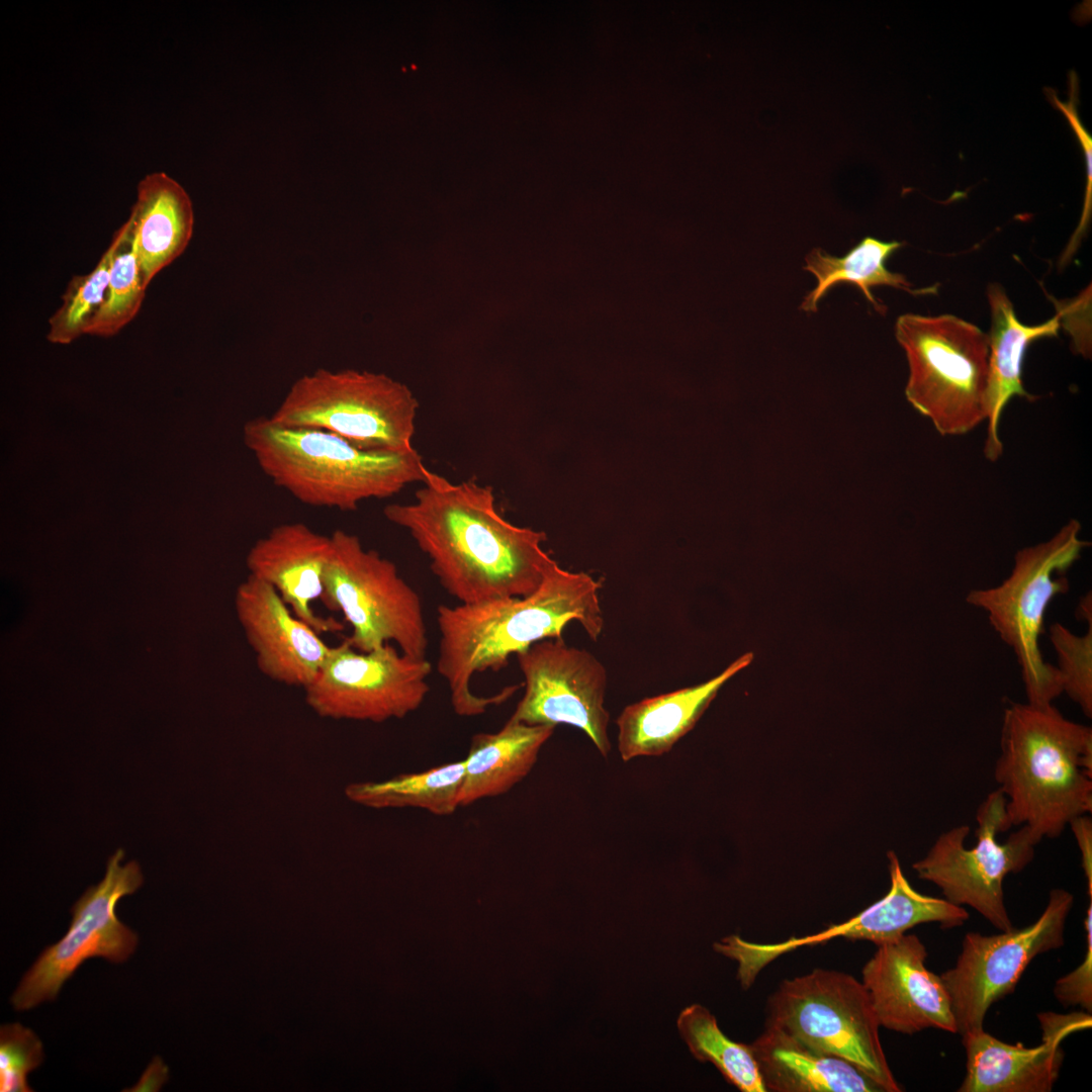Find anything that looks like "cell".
I'll return each mask as SVG.
<instances>
[{
  "label": "cell",
  "instance_id": "obj_6",
  "mask_svg": "<svg viewBox=\"0 0 1092 1092\" xmlns=\"http://www.w3.org/2000/svg\"><path fill=\"white\" fill-rule=\"evenodd\" d=\"M1081 524L1071 519L1051 539L1018 550L1009 576L999 585L973 589L966 602L984 610L993 629L1014 652L1027 703L1053 704L1063 693L1056 665L1045 662L1039 648L1043 618L1052 600L1069 590L1066 572L1089 543L1080 537Z\"/></svg>",
  "mask_w": 1092,
  "mask_h": 1092
},
{
  "label": "cell",
  "instance_id": "obj_7",
  "mask_svg": "<svg viewBox=\"0 0 1092 1092\" xmlns=\"http://www.w3.org/2000/svg\"><path fill=\"white\" fill-rule=\"evenodd\" d=\"M418 400L385 374L317 369L298 378L270 417L281 426L333 433L362 450H414Z\"/></svg>",
  "mask_w": 1092,
  "mask_h": 1092
},
{
  "label": "cell",
  "instance_id": "obj_27",
  "mask_svg": "<svg viewBox=\"0 0 1092 1092\" xmlns=\"http://www.w3.org/2000/svg\"><path fill=\"white\" fill-rule=\"evenodd\" d=\"M676 1025L696 1060L713 1064L729 1084L742 1092H766L750 1044L726 1036L706 1007H686Z\"/></svg>",
  "mask_w": 1092,
  "mask_h": 1092
},
{
  "label": "cell",
  "instance_id": "obj_19",
  "mask_svg": "<svg viewBox=\"0 0 1092 1092\" xmlns=\"http://www.w3.org/2000/svg\"><path fill=\"white\" fill-rule=\"evenodd\" d=\"M331 554V536L303 523H285L271 529L249 549V575L273 586L292 613L317 633L339 632L344 626L318 616L312 608L325 600V570Z\"/></svg>",
  "mask_w": 1092,
  "mask_h": 1092
},
{
  "label": "cell",
  "instance_id": "obj_8",
  "mask_svg": "<svg viewBox=\"0 0 1092 1092\" xmlns=\"http://www.w3.org/2000/svg\"><path fill=\"white\" fill-rule=\"evenodd\" d=\"M766 1025L854 1065L885 1092H900L884 1053L869 993L853 976L814 969L784 980L767 1002Z\"/></svg>",
  "mask_w": 1092,
  "mask_h": 1092
},
{
  "label": "cell",
  "instance_id": "obj_11",
  "mask_svg": "<svg viewBox=\"0 0 1092 1092\" xmlns=\"http://www.w3.org/2000/svg\"><path fill=\"white\" fill-rule=\"evenodd\" d=\"M1074 895L1053 889L1031 924L998 934L968 932L952 968L940 974L961 1035L984 1028L990 1007L1012 993L1027 966L1041 953L1065 944Z\"/></svg>",
  "mask_w": 1092,
  "mask_h": 1092
},
{
  "label": "cell",
  "instance_id": "obj_22",
  "mask_svg": "<svg viewBox=\"0 0 1092 1092\" xmlns=\"http://www.w3.org/2000/svg\"><path fill=\"white\" fill-rule=\"evenodd\" d=\"M763 1086L770 1092H885L849 1062L818 1051L766 1025L750 1043Z\"/></svg>",
  "mask_w": 1092,
  "mask_h": 1092
},
{
  "label": "cell",
  "instance_id": "obj_18",
  "mask_svg": "<svg viewBox=\"0 0 1092 1092\" xmlns=\"http://www.w3.org/2000/svg\"><path fill=\"white\" fill-rule=\"evenodd\" d=\"M888 859L891 885L882 899L847 921L831 925L816 934L791 937L779 943L747 941L744 954L748 964L754 970L760 971L783 953L835 937L867 940L879 945L900 937L910 928L922 923L935 922L942 928H954L968 921L970 914L965 907L951 904L944 898L916 891L906 879L894 851L888 852Z\"/></svg>",
  "mask_w": 1092,
  "mask_h": 1092
},
{
  "label": "cell",
  "instance_id": "obj_1",
  "mask_svg": "<svg viewBox=\"0 0 1092 1092\" xmlns=\"http://www.w3.org/2000/svg\"><path fill=\"white\" fill-rule=\"evenodd\" d=\"M383 514L408 532L460 604L528 596L555 561L542 549L545 533L511 524L491 486L474 480L454 483L429 470L413 503Z\"/></svg>",
  "mask_w": 1092,
  "mask_h": 1092
},
{
  "label": "cell",
  "instance_id": "obj_21",
  "mask_svg": "<svg viewBox=\"0 0 1092 1092\" xmlns=\"http://www.w3.org/2000/svg\"><path fill=\"white\" fill-rule=\"evenodd\" d=\"M991 311L988 336V382L986 393L987 437L984 455L994 462L1003 453L999 425L1004 407L1014 396L1033 400L1022 382V365L1027 347L1035 340L1057 337L1061 327L1059 312L1048 322L1026 326L1019 322L1005 289L998 283L987 288Z\"/></svg>",
  "mask_w": 1092,
  "mask_h": 1092
},
{
  "label": "cell",
  "instance_id": "obj_25",
  "mask_svg": "<svg viewBox=\"0 0 1092 1092\" xmlns=\"http://www.w3.org/2000/svg\"><path fill=\"white\" fill-rule=\"evenodd\" d=\"M902 246L903 243L898 241L884 242L866 237L842 257L814 248L805 257L804 270L815 276L817 284L803 299L801 309L816 312L820 300L838 283L854 284L879 313H885L886 307L874 297L871 289L875 286H891L914 296L935 294V285L913 288L904 275L887 269V260Z\"/></svg>",
  "mask_w": 1092,
  "mask_h": 1092
},
{
  "label": "cell",
  "instance_id": "obj_30",
  "mask_svg": "<svg viewBox=\"0 0 1092 1092\" xmlns=\"http://www.w3.org/2000/svg\"><path fill=\"white\" fill-rule=\"evenodd\" d=\"M1050 639L1058 656L1056 666L1066 693L1088 718L1092 717V622L1084 635L1060 623L1050 626Z\"/></svg>",
  "mask_w": 1092,
  "mask_h": 1092
},
{
  "label": "cell",
  "instance_id": "obj_5",
  "mask_svg": "<svg viewBox=\"0 0 1092 1092\" xmlns=\"http://www.w3.org/2000/svg\"><path fill=\"white\" fill-rule=\"evenodd\" d=\"M895 337L909 366L906 398L941 436L964 435L986 421L988 335L952 314L905 313Z\"/></svg>",
  "mask_w": 1092,
  "mask_h": 1092
},
{
  "label": "cell",
  "instance_id": "obj_12",
  "mask_svg": "<svg viewBox=\"0 0 1092 1092\" xmlns=\"http://www.w3.org/2000/svg\"><path fill=\"white\" fill-rule=\"evenodd\" d=\"M118 848L106 864L104 878L89 887L71 909L68 931L48 946L22 977L11 997L14 1009L23 1011L55 1000L64 983L88 959L125 962L135 950L139 937L117 917L118 901L133 894L144 882L141 867Z\"/></svg>",
  "mask_w": 1092,
  "mask_h": 1092
},
{
  "label": "cell",
  "instance_id": "obj_9",
  "mask_svg": "<svg viewBox=\"0 0 1092 1092\" xmlns=\"http://www.w3.org/2000/svg\"><path fill=\"white\" fill-rule=\"evenodd\" d=\"M324 581V602L351 626L346 640L353 648L367 652L394 643L408 656L426 658L421 598L392 561L366 549L356 535L336 530Z\"/></svg>",
  "mask_w": 1092,
  "mask_h": 1092
},
{
  "label": "cell",
  "instance_id": "obj_29",
  "mask_svg": "<svg viewBox=\"0 0 1092 1092\" xmlns=\"http://www.w3.org/2000/svg\"><path fill=\"white\" fill-rule=\"evenodd\" d=\"M115 244L101 255L94 269L75 275L62 295V304L49 320L47 338L55 344H69L87 334L104 302Z\"/></svg>",
  "mask_w": 1092,
  "mask_h": 1092
},
{
  "label": "cell",
  "instance_id": "obj_24",
  "mask_svg": "<svg viewBox=\"0 0 1092 1092\" xmlns=\"http://www.w3.org/2000/svg\"><path fill=\"white\" fill-rule=\"evenodd\" d=\"M554 730L551 725H529L510 718L497 732L474 735L464 758L459 806L512 790L532 770Z\"/></svg>",
  "mask_w": 1092,
  "mask_h": 1092
},
{
  "label": "cell",
  "instance_id": "obj_3",
  "mask_svg": "<svg viewBox=\"0 0 1092 1092\" xmlns=\"http://www.w3.org/2000/svg\"><path fill=\"white\" fill-rule=\"evenodd\" d=\"M994 779L1010 826L1039 843L1092 812V729L1053 705L1011 703L1003 714Z\"/></svg>",
  "mask_w": 1092,
  "mask_h": 1092
},
{
  "label": "cell",
  "instance_id": "obj_35",
  "mask_svg": "<svg viewBox=\"0 0 1092 1092\" xmlns=\"http://www.w3.org/2000/svg\"><path fill=\"white\" fill-rule=\"evenodd\" d=\"M168 1070L160 1058L156 1057L145 1071L134 1091H157L167 1079Z\"/></svg>",
  "mask_w": 1092,
  "mask_h": 1092
},
{
  "label": "cell",
  "instance_id": "obj_16",
  "mask_svg": "<svg viewBox=\"0 0 1092 1092\" xmlns=\"http://www.w3.org/2000/svg\"><path fill=\"white\" fill-rule=\"evenodd\" d=\"M1041 1043L1026 1048L1004 1042L984 1028L963 1034L966 1075L960 1092H1050L1064 1061L1062 1041L1091 1026V1014H1037Z\"/></svg>",
  "mask_w": 1092,
  "mask_h": 1092
},
{
  "label": "cell",
  "instance_id": "obj_31",
  "mask_svg": "<svg viewBox=\"0 0 1092 1092\" xmlns=\"http://www.w3.org/2000/svg\"><path fill=\"white\" fill-rule=\"evenodd\" d=\"M44 1060L43 1045L38 1036L22 1024L7 1023L0 1027V1091L31 1092L28 1074Z\"/></svg>",
  "mask_w": 1092,
  "mask_h": 1092
},
{
  "label": "cell",
  "instance_id": "obj_17",
  "mask_svg": "<svg viewBox=\"0 0 1092 1092\" xmlns=\"http://www.w3.org/2000/svg\"><path fill=\"white\" fill-rule=\"evenodd\" d=\"M235 608L261 673L303 690L314 680L332 646L292 613L273 586L248 575L236 592Z\"/></svg>",
  "mask_w": 1092,
  "mask_h": 1092
},
{
  "label": "cell",
  "instance_id": "obj_28",
  "mask_svg": "<svg viewBox=\"0 0 1092 1092\" xmlns=\"http://www.w3.org/2000/svg\"><path fill=\"white\" fill-rule=\"evenodd\" d=\"M115 244L105 299L87 334L112 337L138 314L145 286L136 254L125 223L113 235Z\"/></svg>",
  "mask_w": 1092,
  "mask_h": 1092
},
{
  "label": "cell",
  "instance_id": "obj_20",
  "mask_svg": "<svg viewBox=\"0 0 1092 1092\" xmlns=\"http://www.w3.org/2000/svg\"><path fill=\"white\" fill-rule=\"evenodd\" d=\"M752 659V653L743 654L705 682L626 706L616 721L621 759L660 756L670 751L694 728L723 685Z\"/></svg>",
  "mask_w": 1092,
  "mask_h": 1092
},
{
  "label": "cell",
  "instance_id": "obj_2",
  "mask_svg": "<svg viewBox=\"0 0 1092 1092\" xmlns=\"http://www.w3.org/2000/svg\"><path fill=\"white\" fill-rule=\"evenodd\" d=\"M600 587L589 574L565 570L554 561L539 587L528 596L439 606L437 669L448 685L454 712L474 717L506 702L517 686L492 696H477L471 691L472 676L488 669L498 671L511 655L537 642L562 638L572 621L597 641L604 628Z\"/></svg>",
  "mask_w": 1092,
  "mask_h": 1092
},
{
  "label": "cell",
  "instance_id": "obj_15",
  "mask_svg": "<svg viewBox=\"0 0 1092 1092\" xmlns=\"http://www.w3.org/2000/svg\"><path fill=\"white\" fill-rule=\"evenodd\" d=\"M927 949L914 934L877 945L862 968V984L880 1026L913 1034L927 1028L957 1033L947 991L926 967Z\"/></svg>",
  "mask_w": 1092,
  "mask_h": 1092
},
{
  "label": "cell",
  "instance_id": "obj_36",
  "mask_svg": "<svg viewBox=\"0 0 1092 1092\" xmlns=\"http://www.w3.org/2000/svg\"><path fill=\"white\" fill-rule=\"evenodd\" d=\"M1076 615L1087 623L1092 622V600L1090 592L1085 597L1081 598Z\"/></svg>",
  "mask_w": 1092,
  "mask_h": 1092
},
{
  "label": "cell",
  "instance_id": "obj_26",
  "mask_svg": "<svg viewBox=\"0 0 1092 1092\" xmlns=\"http://www.w3.org/2000/svg\"><path fill=\"white\" fill-rule=\"evenodd\" d=\"M464 774L465 760L462 759L385 781L354 783L345 793L351 801L369 808L410 807L447 816L460 807Z\"/></svg>",
  "mask_w": 1092,
  "mask_h": 1092
},
{
  "label": "cell",
  "instance_id": "obj_4",
  "mask_svg": "<svg viewBox=\"0 0 1092 1092\" xmlns=\"http://www.w3.org/2000/svg\"><path fill=\"white\" fill-rule=\"evenodd\" d=\"M244 443L260 469L307 506L355 511L389 497L429 472L419 452L367 451L325 430L285 427L270 417L247 421Z\"/></svg>",
  "mask_w": 1092,
  "mask_h": 1092
},
{
  "label": "cell",
  "instance_id": "obj_23",
  "mask_svg": "<svg viewBox=\"0 0 1092 1092\" xmlns=\"http://www.w3.org/2000/svg\"><path fill=\"white\" fill-rule=\"evenodd\" d=\"M146 287L187 248L193 234L192 202L184 188L163 172L145 176L124 222Z\"/></svg>",
  "mask_w": 1092,
  "mask_h": 1092
},
{
  "label": "cell",
  "instance_id": "obj_10",
  "mask_svg": "<svg viewBox=\"0 0 1092 1092\" xmlns=\"http://www.w3.org/2000/svg\"><path fill=\"white\" fill-rule=\"evenodd\" d=\"M1005 803L1003 793L996 789L980 804L973 847L965 845L970 826L958 825L939 834L927 853L912 864L917 877L934 884L942 898L973 908L999 931L1014 927L1004 901L1003 881L1032 861L1038 844L1025 826L1004 842L997 840L999 833L1011 827Z\"/></svg>",
  "mask_w": 1092,
  "mask_h": 1092
},
{
  "label": "cell",
  "instance_id": "obj_13",
  "mask_svg": "<svg viewBox=\"0 0 1092 1092\" xmlns=\"http://www.w3.org/2000/svg\"><path fill=\"white\" fill-rule=\"evenodd\" d=\"M432 664L388 643L371 651L346 638L331 651L304 689L306 704L324 718L381 723L402 719L424 703Z\"/></svg>",
  "mask_w": 1092,
  "mask_h": 1092
},
{
  "label": "cell",
  "instance_id": "obj_33",
  "mask_svg": "<svg viewBox=\"0 0 1092 1092\" xmlns=\"http://www.w3.org/2000/svg\"><path fill=\"white\" fill-rule=\"evenodd\" d=\"M1086 952L1083 962L1071 973L1059 978L1054 986L1056 999L1064 1006H1080L1092 1010V900L1084 919Z\"/></svg>",
  "mask_w": 1092,
  "mask_h": 1092
},
{
  "label": "cell",
  "instance_id": "obj_34",
  "mask_svg": "<svg viewBox=\"0 0 1092 1092\" xmlns=\"http://www.w3.org/2000/svg\"><path fill=\"white\" fill-rule=\"evenodd\" d=\"M1074 834L1081 854V867L1086 883L1087 895L1092 900V819L1090 814L1074 818L1068 825Z\"/></svg>",
  "mask_w": 1092,
  "mask_h": 1092
},
{
  "label": "cell",
  "instance_id": "obj_14",
  "mask_svg": "<svg viewBox=\"0 0 1092 1092\" xmlns=\"http://www.w3.org/2000/svg\"><path fill=\"white\" fill-rule=\"evenodd\" d=\"M525 692L510 717L529 725L578 728L608 757L610 714L605 708L608 674L590 652L546 639L518 653Z\"/></svg>",
  "mask_w": 1092,
  "mask_h": 1092
},
{
  "label": "cell",
  "instance_id": "obj_32",
  "mask_svg": "<svg viewBox=\"0 0 1092 1092\" xmlns=\"http://www.w3.org/2000/svg\"><path fill=\"white\" fill-rule=\"evenodd\" d=\"M1070 93H1071L1070 94V100H1069L1068 103L1062 102L1054 92L1049 93V97H1050L1051 102L1060 111H1062L1066 115V117L1068 118L1069 122L1071 123L1072 128L1075 130L1076 135L1078 136V139L1080 141V145L1082 146L1083 151H1084L1085 156H1086L1087 184H1086L1084 207H1083V211H1082V215H1081L1079 224H1078L1077 229L1075 230V233L1072 235V237H1071V239H1070V241H1069V243H1068V245L1066 247V250L1068 252L1075 253L1079 248V245H1080V242H1081L1083 236L1087 232V229H1088V225H1089V222H1090V217H1091V207H1092V140H1091L1090 134H1088L1087 130L1084 128L1083 124L1081 123V120H1080L1078 112H1077L1078 81H1077V76H1076V74L1074 72H1071V77H1070Z\"/></svg>",
  "mask_w": 1092,
  "mask_h": 1092
}]
</instances>
